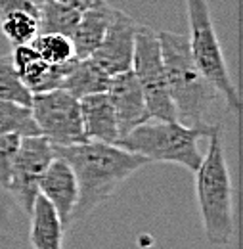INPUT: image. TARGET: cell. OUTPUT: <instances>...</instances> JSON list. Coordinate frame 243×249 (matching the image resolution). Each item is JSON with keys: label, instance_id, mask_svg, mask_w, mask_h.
Listing matches in <instances>:
<instances>
[{"label": "cell", "instance_id": "obj_12", "mask_svg": "<svg viewBox=\"0 0 243 249\" xmlns=\"http://www.w3.org/2000/svg\"><path fill=\"white\" fill-rule=\"evenodd\" d=\"M79 106L87 140L119 144V126L107 94H88L79 100Z\"/></svg>", "mask_w": 243, "mask_h": 249}, {"label": "cell", "instance_id": "obj_5", "mask_svg": "<svg viewBox=\"0 0 243 249\" xmlns=\"http://www.w3.org/2000/svg\"><path fill=\"white\" fill-rule=\"evenodd\" d=\"M188 23H190V52L195 65L203 73V77L213 85V89L222 96L228 107L236 113L242 111V100L236 85L230 79L228 65L224 60L220 40L216 36L207 0H186Z\"/></svg>", "mask_w": 243, "mask_h": 249}, {"label": "cell", "instance_id": "obj_17", "mask_svg": "<svg viewBox=\"0 0 243 249\" xmlns=\"http://www.w3.org/2000/svg\"><path fill=\"white\" fill-rule=\"evenodd\" d=\"M0 134H19V136L38 134L29 106H19L0 100Z\"/></svg>", "mask_w": 243, "mask_h": 249}, {"label": "cell", "instance_id": "obj_15", "mask_svg": "<svg viewBox=\"0 0 243 249\" xmlns=\"http://www.w3.org/2000/svg\"><path fill=\"white\" fill-rule=\"evenodd\" d=\"M109 79L111 77L92 58H83V60L77 58L71 65L69 73L65 75L61 89L67 90L71 96H75L77 100H81L88 94L105 92Z\"/></svg>", "mask_w": 243, "mask_h": 249}, {"label": "cell", "instance_id": "obj_21", "mask_svg": "<svg viewBox=\"0 0 243 249\" xmlns=\"http://www.w3.org/2000/svg\"><path fill=\"white\" fill-rule=\"evenodd\" d=\"M19 134H0V188L8 190L14 159L19 148Z\"/></svg>", "mask_w": 243, "mask_h": 249}, {"label": "cell", "instance_id": "obj_4", "mask_svg": "<svg viewBox=\"0 0 243 249\" xmlns=\"http://www.w3.org/2000/svg\"><path fill=\"white\" fill-rule=\"evenodd\" d=\"M211 132L213 130L186 126L178 121L150 119L122 136L117 146L146 157L148 161L176 163L195 173L203 159L199 140L203 136H209Z\"/></svg>", "mask_w": 243, "mask_h": 249}, {"label": "cell", "instance_id": "obj_8", "mask_svg": "<svg viewBox=\"0 0 243 249\" xmlns=\"http://www.w3.org/2000/svg\"><path fill=\"white\" fill-rule=\"evenodd\" d=\"M54 157H56L54 148L44 136L40 134L21 136L12 167L8 192L12 194L14 201L19 205L23 213L27 215L31 213L33 203L38 197L40 178Z\"/></svg>", "mask_w": 243, "mask_h": 249}, {"label": "cell", "instance_id": "obj_1", "mask_svg": "<svg viewBox=\"0 0 243 249\" xmlns=\"http://www.w3.org/2000/svg\"><path fill=\"white\" fill-rule=\"evenodd\" d=\"M54 154L65 159L77 178L79 197L73 211V222L88 217L92 211L111 197L122 182L150 161L117 144L81 142L54 148Z\"/></svg>", "mask_w": 243, "mask_h": 249}, {"label": "cell", "instance_id": "obj_13", "mask_svg": "<svg viewBox=\"0 0 243 249\" xmlns=\"http://www.w3.org/2000/svg\"><path fill=\"white\" fill-rule=\"evenodd\" d=\"M113 10L115 8L111 4H107L105 0H98V2L92 4L90 8L81 12L79 23H77L75 31L71 35L73 50H75V56L79 60L90 58L94 50L100 46L104 35L107 31V25L111 21Z\"/></svg>", "mask_w": 243, "mask_h": 249}, {"label": "cell", "instance_id": "obj_9", "mask_svg": "<svg viewBox=\"0 0 243 249\" xmlns=\"http://www.w3.org/2000/svg\"><path fill=\"white\" fill-rule=\"evenodd\" d=\"M136 29H138V23L128 14H124L117 8L113 10L107 31L104 35L100 46L90 56L109 77L128 71L132 67Z\"/></svg>", "mask_w": 243, "mask_h": 249}, {"label": "cell", "instance_id": "obj_3", "mask_svg": "<svg viewBox=\"0 0 243 249\" xmlns=\"http://www.w3.org/2000/svg\"><path fill=\"white\" fill-rule=\"evenodd\" d=\"M207 138L209 150L195 171V196L207 242L213 246H226L234 234L232 180L224 157L220 128L214 126Z\"/></svg>", "mask_w": 243, "mask_h": 249}, {"label": "cell", "instance_id": "obj_14", "mask_svg": "<svg viewBox=\"0 0 243 249\" xmlns=\"http://www.w3.org/2000/svg\"><path fill=\"white\" fill-rule=\"evenodd\" d=\"M29 242L33 249H61L63 246V224L56 209L38 194L33 203Z\"/></svg>", "mask_w": 243, "mask_h": 249}, {"label": "cell", "instance_id": "obj_11", "mask_svg": "<svg viewBox=\"0 0 243 249\" xmlns=\"http://www.w3.org/2000/svg\"><path fill=\"white\" fill-rule=\"evenodd\" d=\"M38 194L56 209L63 228H69L73 224V211L79 197V186L65 159L56 156L50 161L48 169L40 178Z\"/></svg>", "mask_w": 243, "mask_h": 249}, {"label": "cell", "instance_id": "obj_2", "mask_svg": "<svg viewBox=\"0 0 243 249\" xmlns=\"http://www.w3.org/2000/svg\"><path fill=\"white\" fill-rule=\"evenodd\" d=\"M157 36L176 121L186 126L213 130L214 124L207 123V117L218 92L193 62L188 36L171 31H159Z\"/></svg>", "mask_w": 243, "mask_h": 249}, {"label": "cell", "instance_id": "obj_10", "mask_svg": "<svg viewBox=\"0 0 243 249\" xmlns=\"http://www.w3.org/2000/svg\"><path fill=\"white\" fill-rule=\"evenodd\" d=\"M105 94L115 111V119L119 126V140L122 136H126L132 128H136L138 124L150 121L144 94L132 69L113 75L109 79Z\"/></svg>", "mask_w": 243, "mask_h": 249}, {"label": "cell", "instance_id": "obj_19", "mask_svg": "<svg viewBox=\"0 0 243 249\" xmlns=\"http://www.w3.org/2000/svg\"><path fill=\"white\" fill-rule=\"evenodd\" d=\"M0 100L19 104V106H29V107L31 100H33V94L23 85L21 77L12 65L10 54L0 56Z\"/></svg>", "mask_w": 243, "mask_h": 249}, {"label": "cell", "instance_id": "obj_24", "mask_svg": "<svg viewBox=\"0 0 243 249\" xmlns=\"http://www.w3.org/2000/svg\"><path fill=\"white\" fill-rule=\"evenodd\" d=\"M31 2H33V4H35V6H38V8H40V6H42V4H44V2H46V0H31Z\"/></svg>", "mask_w": 243, "mask_h": 249}, {"label": "cell", "instance_id": "obj_6", "mask_svg": "<svg viewBox=\"0 0 243 249\" xmlns=\"http://www.w3.org/2000/svg\"><path fill=\"white\" fill-rule=\"evenodd\" d=\"M130 69L142 89L150 119L176 121V111L167 87L159 36L157 31H153L148 25H138L136 29Z\"/></svg>", "mask_w": 243, "mask_h": 249}, {"label": "cell", "instance_id": "obj_16", "mask_svg": "<svg viewBox=\"0 0 243 249\" xmlns=\"http://www.w3.org/2000/svg\"><path fill=\"white\" fill-rule=\"evenodd\" d=\"M81 12L60 0H46L38 8V33H60L71 38Z\"/></svg>", "mask_w": 243, "mask_h": 249}, {"label": "cell", "instance_id": "obj_18", "mask_svg": "<svg viewBox=\"0 0 243 249\" xmlns=\"http://www.w3.org/2000/svg\"><path fill=\"white\" fill-rule=\"evenodd\" d=\"M31 44L44 62L52 65H61L77 58L71 38L60 33H38Z\"/></svg>", "mask_w": 243, "mask_h": 249}, {"label": "cell", "instance_id": "obj_7", "mask_svg": "<svg viewBox=\"0 0 243 249\" xmlns=\"http://www.w3.org/2000/svg\"><path fill=\"white\" fill-rule=\"evenodd\" d=\"M31 111L38 134L44 136L52 148L87 142L79 100L67 90L56 89L50 92L33 94Z\"/></svg>", "mask_w": 243, "mask_h": 249}, {"label": "cell", "instance_id": "obj_20", "mask_svg": "<svg viewBox=\"0 0 243 249\" xmlns=\"http://www.w3.org/2000/svg\"><path fill=\"white\" fill-rule=\"evenodd\" d=\"M0 29L14 46L31 44L38 35V18L25 12H14L0 18Z\"/></svg>", "mask_w": 243, "mask_h": 249}, {"label": "cell", "instance_id": "obj_23", "mask_svg": "<svg viewBox=\"0 0 243 249\" xmlns=\"http://www.w3.org/2000/svg\"><path fill=\"white\" fill-rule=\"evenodd\" d=\"M60 2L71 6V8H75V10H79V12H85L87 8H90L92 4L98 2V0H60Z\"/></svg>", "mask_w": 243, "mask_h": 249}, {"label": "cell", "instance_id": "obj_22", "mask_svg": "<svg viewBox=\"0 0 243 249\" xmlns=\"http://www.w3.org/2000/svg\"><path fill=\"white\" fill-rule=\"evenodd\" d=\"M14 12H25L38 18V6H35L31 0H0V18Z\"/></svg>", "mask_w": 243, "mask_h": 249}]
</instances>
